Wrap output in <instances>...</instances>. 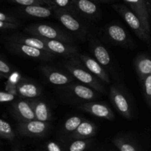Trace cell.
Listing matches in <instances>:
<instances>
[{
    "label": "cell",
    "instance_id": "obj_1",
    "mask_svg": "<svg viewBox=\"0 0 151 151\" xmlns=\"http://www.w3.org/2000/svg\"><path fill=\"white\" fill-rule=\"evenodd\" d=\"M64 66L69 75H72L81 83L91 87L100 94L106 93L103 83L88 71L78 58L68 60L64 63Z\"/></svg>",
    "mask_w": 151,
    "mask_h": 151
},
{
    "label": "cell",
    "instance_id": "obj_2",
    "mask_svg": "<svg viewBox=\"0 0 151 151\" xmlns=\"http://www.w3.org/2000/svg\"><path fill=\"white\" fill-rule=\"evenodd\" d=\"M25 32L32 36L48 40H58L73 44L75 38L66 31L55 25L47 23H36L29 24L25 27Z\"/></svg>",
    "mask_w": 151,
    "mask_h": 151
},
{
    "label": "cell",
    "instance_id": "obj_3",
    "mask_svg": "<svg viewBox=\"0 0 151 151\" xmlns=\"http://www.w3.org/2000/svg\"><path fill=\"white\" fill-rule=\"evenodd\" d=\"M54 15L64 28L78 38L84 39L87 35L86 27L82 22L81 16L77 13L66 10H54Z\"/></svg>",
    "mask_w": 151,
    "mask_h": 151
},
{
    "label": "cell",
    "instance_id": "obj_4",
    "mask_svg": "<svg viewBox=\"0 0 151 151\" xmlns=\"http://www.w3.org/2000/svg\"><path fill=\"white\" fill-rule=\"evenodd\" d=\"M112 7L123 19L135 35L145 42H150V34L147 32L139 18L126 5L120 3L112 4Z\"/></svg>",
    "mask_w": 151,
    "mask_h": 151
},
{
    "label": "cell",
    "instance_id": "obj_5",
    "mask_svg": "<svg viewBox=\"0 0 151 151\" xmlns=\"http://www.w3.org/2000/svg\"><path fill=\"white\" fill-rule=\"evenodd\" d=\"M5 47L12 53L18 55L21 57L35 60L47 62L52 60L53 58L55 56L52 53L43 51L39 49L8 40H6Z\"/></svg>",
    "mask_w": 151,
    "mask_h": 151
},
{
    "label": "cell",
    "instance_id": "obj_6",
    "mask_svg": "<svg viewBox=\"0 0 151 151\" xmlns=\"http://www.w3.org/2000/svg\"><path fill=\"white\" fill-rule=\"evenodd\" d=\"M51 128L50 122L33 120L19 122L17 125V132L22 137L30 138H41L44 137Z\"/></svg>",
    "mask_w": 151,
    "mask_h": 151
},
{
    "label": "cell",
    "instance_id": "obj_7",
    "mask_svg": "<svg viewBox=\"0 0 151 151\" xmlns=\"http://www.w3.org/2000/svg\"><path fill=\"white\" fill-rule=\"evenodd\" d=\"M110 99L114 107L118 113L124 118L131 119L132 118V107L126 94L117 86H112L110 88Z\"/></svg>",
    "mask_w": 151,
    "mask_h": 151
},
{
    "label": "cell",
    "instance_id": "obj_8",
    "mask_svg": "<svg viewBox=\"0 0 151 151\" xmlns=\"http://www.w3.org/2000/svg\"><path fill=\"white\" fill-rule=\"evenodd\" d=\"M44 43L49 51L54 55L63 56L67 58L69 60L74 58H78L79 52L78 47L73 44L58 41V40L44 39Z\"/></svg>",
    "mask_w": 151,
    "mask_h": 151
},
{
    "label": "cell",
    "instance_id": "obj_9",
    "mask_svg": "<svg viewBox=\"0 0 151 151\" xmlns=\"http://www.w3.org/2000/svg\"><path fill=\"white\" fill-rule=\"evenodd\" d=\"M126 5L139 18L147 32L150 34V13L151 5L149 0H123Z\"/></svg>",
    "mask_w": 151,
    "mask_h": 151
},
{
    "label": "cell",
    "instance_id": "obj_10",
    "mask_svg": "<svg viewBox=\"0 0 151 151\" xmlns=\"http://www.w3.org/2000/svg\"><path fill=\"white\" fill-rule=\"evenodd\" d=\"M76 13L80 16L91 21H97L101 16V10L92 0H72Z\"/></svg>",
    "mask_w": 151,
    "mask_h": 151
},
{
    "label": "cell",
    "instance_id": "obj_11",
    "mask_svg": "<svg viewBox=\"0 0 151 151\" xmlns=\"http://www.w3.org/2000/svg\"><path fill=\"white\" fill-rule=\"evenodd\" d=\"M41 71L50 83L57 86H67L75 82L71 75L49 66H41Z\"/></svg>",
    "mask_w": 151,
    "mask_h": 151
},
{
    "label": "cell",
    "instance_id": "obj_12",
    "mask_svg": "<svg viewBox=\"0 0 151 151\" xmlns=\"http://www.w3.org/2000/svg\"><path fill=\"white\" fill-rule=\"evenodd\" d=\"M66 91L69 96L79 101L91 102L98 97L100 93L91 87L81 83H72L66 86Z\"/></svg>",
    "mask_w": 151,
    "mask_h": 151
},
{
    "label": "cell",
    "instance_id": "obj_13",
    "mask_svg": "<svg viewBox=\"0 0 151 151\" xmlns=\"http://www.w3.org/2000/svg\"><path fill=\"white\" fill-rule=\"evenodd\" d=\"M81 110L100 119L112 121L115 119L113 111L107 104L100 102H86L78 106Z\"/></svg>",
    "mask_w": 151,
    "mask_h": 151
},
{
    "label": "cell",
    "instance_id": "obj_14",
    "mask_svg": "<svg viewBox=\"0 0 151 151\" xmlns=\"http://www.w3.org/2000/svg\"><path fill=\"white\" fill-rule=\"evenodd\" d=\"M105 35L114 44L125 47L130 46L131 39L126 29L118 23H110L105 27Z\"/></svg>",
    "mask_w": 151,
    "mask_h": 151
},
{
    "label": "cell",
    "instance_id": "obj_15",
    "mask_svg": "<svg viewBox=\"0 0 151 151\" xmlns=\"http://www.w3.org/2000/svg\"><path fill=\"white\" fill-rule=\"evenodd\" d=\"M78 59L81 63L88 69V71H89L102 83L106 84L110 83V77L107 70L102 65H100L94 58L87 55L80 54Z\"/></svg>",
    "mask_w": 151,
    "mask_h": 151
},
{
    "label": "cell",
    "instance_id": "obj_16",
    "mask_svg": "<svg viewBox=\"0 0 151 151\" xmlns=\"http://www.w3.org/2000/svg\"><path fill=\"white\" fill-rule=\"evenodd\" d=\"M10 111L19 122L35 119L30 100L19 98L15 100L12 104Z\"/></svg>",
    "mask_w": 151,
    "mask_h": 151
},
{
    "label": "cell",
    "instance_id": "obj_17",
    "mask_svg": "<svg viewBox=\"0 0 151 151\" xmlns=\"http://www.w3.org/2000/svg\"><path fill=\"white\" fill-rule=\"evenodd\" d=\"M16 94L20 98L33 100L42 94V88L35 82L22 79L16 86Z\"/></svg>",
    "mask_w": 151,
    "mask_h": 151
},
{
    "label": "cell",
    "instance_id": "obj_18",
    "mask_svg": "<svg viewBox=\"0 0 151 151\" xmlns=\"http://www.w3.org/2000/svg\"><path fill=\"white\" fill-rule=\"evenodd\" d=\"M90 50L93 58L103 66L105 69L111 68V56L103 44L95 38H91L90 41Z\"/></svg>",
    "mask_w": 151,
    "mask_h": 151
},
{
    "label": "cell",
    "instance_id": "obj_19",
    "mask_svg": "<svg viewBox=\"0 0 151 151\" xmlns=\"http://www.w3.org/2000/svg\"><path fill=\"white\" fill-rule=\"evenodd\" d=\"M17 11L23 16L36 19H46L54 15V9L52 7L41 4L21 6L17 9Z\"/></svg>",
    "mask_w": 151,
    "mask_h": 151
},
{
    "label": "cell",
    "instance_id": "obj_20",
    "mask_svg": "<svg viewBox=\"0 0 151 151\" xmlns=\"http://www.w3.org/2000/svg\"><path fill=\"white\" fill-rule=\"evenodd\" d=\"M97 128L93 122L85 119L76 129L68 137L72 141L77 139H89L97 134Z\"/></svg>",
    "mask_w": 151,
    "mask_h": 151
},
{
    "label": "cell",
    "instance_id": "obj_21",
    "mask_svg": "<svg viewBox=\"0 0 151 151\" xmlns=\"http://www.w3.org/2000/svg\"><path fill=\"white\" fill-rule=\"evenodd\" d=\"M6 40L20 43V44H25V45L29 46V47L39 49V50L47 52H50L48 50V49H47L44 40L41 38H38V37L32 36V35H31V36H26V35H22L20 33H15L10 35L8 38H7Z\"/></svg>",
    "mask_w": 151,
    "mask_h": 151
},
{
    "label": "cell",
    "instance_id": "obj_22",
    "mask_svg": "<svg viewBox=\"0 0 151 151\" xmlns=\"http://www.w3.org/2000/svg\"><path fill=\"white\" fill-rule=\"evenodd\" d=\"M36 120L50 122L52 119V114L49 105L44 100L36 98L30 100Z\"/></svg>",
    "mask_w": 151,
    "mask_h": 151
},
{
    "label": "cell",
    "instance_id": "obj_23",
    "mask_svg": "<svg viewBox=\"0 0 151 151\" xmlns=\"http://www.w3.org/2000/svg\"><path fill=\"white\" fill-rule=\"evenodd\" d=\"M134 66L140 81L151 75V58L146 55H139L134 61Z\"/></svg>",
    "mask_w": 151,
    "mask_h": 151
},
{
    "label": "cell",
    "instance_id": "obj_24",
    "mask_svg": "<svg viewBox=\"0 0 151 151\" xmlns=\"http://www.w3.org/2000/svg\"><path fill=\"white\" fill-rule=\"evenodd\" d=\"M83 116H78V115H75L68 118L62 126L61 131L64 135H68L73 133L74 131H76L77 128L80 126L81 123L85 120Z\"/></svg>",
    "mask_w": 151,
    "mask_h": 151
},
{
    "label": "cell",
    "instance_id": "obj_25",
    "mask_svg": "<svg viewBox=\"0 0 151 151\" xmlns=\"http://www.w3.org/2000/svg\"><path fill=\"white\" fill-rule=\"evenodd\" d=\"M114 144L119 151H138L134 142L125 137H116L114 139Z\"/></svg>",
    "mask_w": 151,
    "mask_h": 151
},
{
    "label": "cell",
    "instance_id": "obj_26",
    "mask_svg": "<svg viewBox=\"0 0 151 151\" xmlns=\"http://www.w3.org/2000/svg\"><path fill=\"white\" fill-rule=\"evenodd\" d=\"M0 137L13 141L16 138V133L9 122L0 118Z\"/></svg>",
    "mask_w": 151,
    "mask_h": 151
},
{
    "label": "cell",
    "instance_id": "obj_27",
    "mask_svg": "<svg viewBox=\"0 0 151 151\" xmlns=\"http://www.w3.org/2000/svg\"><path fill=\"white\" fill-rule=\"evenodd\" d=\"M52 7L54 10H66L76 13L72 0H51Z\"/></svg>",
    "mask_w": 151,
    "mask_h": 151
},
{
    "label": "cell",
    "instance_id": "obj_28",
    "mask_svg": "<svg viewBox=\"0 0 151 151\" xmlns=\"http://www.w3.org/2000/svg\"><path fill=\"white\" fill-rule=\"evenodd\" d=\"M91 143L89 139L73 140L69 146L67 151H85Z\"/></svg>",
    "mask_w": 151,
    "mask_h": 151
},
{
    "label": "cell",
    "instance_id": "obj_29",
    "mask_svg": "<svg viewBox=\"0 0 151 151\" xmlns=\"http://www.w3.org/2000/svg\"><path fill=\"white\" fill-rule=\"evenodd\" d=\"M142 83L145 97L151 108V75L146 77L143 81H142Z\"/></svg>",
    "mask_w": 151,
    "mask_h": 151
},
{
    "label": "cell",
    "instance_id": "obj_30",
    "mask_svg": "<svg viewBox=\"0 0 151 151\" xmlns=\"http://www.w3.org/2000/svg\"><path fill=\"white\" fill-rule=\"evenodd\" d=\"M13 72L14 70L13 67L3 59L0 58V74H1L4 78H8Z\"/></svg>",
    "mask_w": 151,
    "mask_h": 151
},
{
    "label": "cell",
    "instance_id": "obj_31",
    "mask_svg": "<svg viewBox=\"0 0 151 151\" xmlns=\"http://www.w3.org/2000/svg\"><path fill=\"white\" fill-rule=\"evenodd\" d=\"M10 2L16 3L19 4L20 6H28L33 5V4H41V5H45L43 2H41L39 0H7Z\"/></svg>",
    "mask_w": 151,
    "mask_h": 151
},
{
    "label": "cell",
    "instance_id": "obj_32",
    "mask_svg": "<svg viewBox=\"0 0 151 151\" xmlns=\"http://www.w3.org/2000/svg\"><path fill=\"white\" fill-rule=\"evenodd\" d=\"M16 96L15 94L7 91H0V103H9V102L14 101Z\"/></svg>",
    "mask_w": 151,
    "mask_h": 151
},
{
    "label": "cell",
    "instance_id": "obj_33",
    "mask_svg": "<svg viewBox=\"0 0 151 151\" xmlns=\"http://www.w3.org/2000/svg\"><path fill=\"white\" fill-rule=\"evenodd\" d=\"M0 21L5 22H10V23L20 24V22H19L16 17L7 14V13H3V12L1 11H0Z\"/></svg>",
    "mask_w": 151,
    "mask_h": 151
},
{
    "label": "cell",
    "instance_id": "obj_34",
    "mask_svg": "<svg viewBox=\"0 0 151 151\" xmlns=\"http://www.w3.org/2000/svg\"><path fill=\"white\" fill-rule=\"evenodd\" d=\"M21 24L10 23L0 21V30H10V29H16L19 27Z\"/></svg>",
    "mask_w": 151,
    "mask_h": 151
},
{
    "label": "cell",
    "instance_id": "obj_35",
    "mask_svg": "<svg viewBox=\"0 0 151 151\" xmlns=\"http://www.w3.org/2000/svg\"><path fill=\"white\" fill-rule=\"evenodd\" d=\"M46 148L47 151H63L60 145L53 141L48 142L46 145Z\"/></svg>",
    "mask_w": 151,
    "mask_h": 151
},
{
    "label": "cell",
    "instance_id": "obj_36",
    "mask_svg": "<svg viewBox=\"0 0 151 151\" xmlns=\"http://www.w3.org/2000/svg\"><path fill=\"white\" fill-rule=\"evenodd\" d=\"M39 1H41V2L44 3L45 5H47V6H50V7H52V3H51V0H39Z\"/></svg>",
    "mask_w": 151,
    "mask_h": 151
},
{
    "label": "cell",
    "instance_id": "obj_37",
    "mask_svg": "<svg viewBox=\"0 0 151 151\" xmlns=\"http://www.w3.org/2000/svg\"><path fill=\"white\" fill-rule=\"evenodd\" d=\"M94 1H100V2H104V3H111V2H114L116 0H92Z\"/></svg>",
    "mask_w": 151,
    "mask_h": 151
},
{
    "label": "cell",
    "instance_id": "obj_38",
    "mask_svg": "<svg viewBox=\"0 0 151 151\" xmlns=\"http://www.w3.org/2000/svg\"><path fill=\"white\" fill-rule=\"evenodd\" d=\"M2 78H4V77L3 76V75H1V74H0V79H2Z\"/></svg>",
    "mask_w": 151,
    "mask_h": 151
},
{
    "label": "cell",
    "instance_id": "obj_39",
    "mask_svg": "<svg viewBox=\"0 0 151 151\" xmlns=\"http://www.w3.org/2000/svg\"><path fill=\"white\" fill-rule=\"evenodd\" d=\"M13 151H21V150L18 148H15V149H13Z\"/></svg>",
    "mask_w": 151,
    "mask_h": 151
}]
</instances>
